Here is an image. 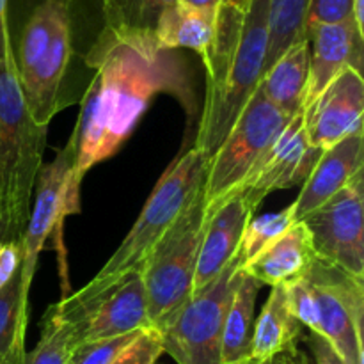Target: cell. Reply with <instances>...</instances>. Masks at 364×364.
<instances>
[{
  "instance_id": "cell-10",
  "label": "cell",
  "mask_w": 364,
  "mask_h": 364,
  "mask_svg": "<svg viewBox=\"0 0 364 364\" xmlns=\"http://www.w3.org/2000/svg\"><path fill=\"white\" fill-rule=\"evenodd\" d=\"M304 277L318 309V334L333 343L347 364H364V279L318 256Z\"/></svg>"
},
{
  "instance_id": "cell-35",
  "label": "cell",
  "mask_w": 364,
  "mask_h": 364,
  "mask_svg": "<svg viewBox=\"0 0 364 364\" xmlns=\"http://www.w3.org/2000/svg\"><path fill=\"white\" fill-rule=\"evenodd\" d=\"M258 364H309L308 355L304 352L297 350L294 352H283V354H277L274 358H270L269 361H263Z\"/></svg>"
},
{
  "instance_id": "cell-19",
  "label": "cell",
  "mask_w": 364,
  "mask_h": 364,
  "mask_svg": "<svg viewBox=\"0 0 364 364\" xmlns=\"http://www.w3.org/2000/svg\"><path fill=\"white\" fill-rule=\"evenodd\" d=\"M304 334V326L295 318L288 306L287 287H274L262 315L255 322L249 364L269 361L277 354L297 350Z\"/></svg>"
},
{
  "instance_id": "cell-28",
  "label": "cell",
  "mask_w": 364,
  "mask_h": 364,
  "mask_svg": "<svg viewBox=\"0 0 364 364\" xmlns=\"http://www.w3.org/2000/svg\"><path fill=\"white\" fill-rule=\"evenodd\" d=\"M144 331L124 334V336L112 338V340H100L80 343L71 354L70 364H112L114 359L134 343Z\"/></svg>"
},
{
  "instance_id": "cell-6",
  "label": "cell",
  "mask_w": 364,
  "mask_h": 364,
  "mask_svg": "<svg viewBox=\"0 0 364 364\" xmlns=\"http://www.w3.org/2000/svg\"><path fill=\"white\" fill-rule=\"evenodd\" d=\"M206 226L208 213L205 191L201 187L156 244L141 270L151 329H162L192 295V283Z\"/></svg>"
},
{
  "instance_id": "cell-40",
  "label": "cell",
  "mask_w": 364,
  "mask_h": 364,
  "mask_svg": "<svg viewBox=\"0 0 364 364\" xmlns=\"http://www.w3.org/2000/svg\"><path fill=\"white\" fill-rule=\"evenodd\" d=\"M155 364H159V363H155Z\"/></svg>"
},
{
  "instance_id": "cell-23",
  "label": "cell",
  "mask_w": 364,
  "mask_h": 364,
  "mask_svg": "<svg viewBox=\"0 0 364 364\" xmlns=\"http://www.w3.org/2000/svg\"><path fill=\"white\" fill-rule=\"evenodd\" d=\"M178 0H102L103 36L112 38H155L160 16Z\"/></svg>"
},
{
  "instance_id": "cell-29",
  "label": "cell",
  "mask_w": 364,
  "mask_h": 364,
  "mask_svg": "<svg viewBox=\"0 0 364 364\" xmlns=\"http://www.w3.org/2000/svg\"><path fill=\"white\" fill-rule=\"evenodd\" d=\"M287 299L290 311L304 326V329L318 334V309H316L315 297L306 277L288 284Z\"/></svg>"
},
{
  "instance_id": "cell-39",
  "label": "cell",
  "mask_w": 364,
  "mask_h": 364,
  "mask_svg": "<svg viewBox=\"0 0 364 364\" xmlns=\"http://www.w3.org/2000/svg\"><path fill=\"white\" fill-rule=\"evenodd\" d=\"M4 230H6V217H4L2 205H0V240H2L4 237Z\"/></svg>"
},
{
  "instance_id": "cell-2",
  "label": "cell",
  "mask_w": 364,
  "mask_h": 364,
  "mask_svg": "<svg viewBox=\"0 0 364 364\" xmlns=\"http://www.w3.org/2000/svg\"><path fill=\"white\" fill-rule=\"evenodd\" d=\"M269 41V0H251L247 11L219 6L215 36L203 64L206 96L194 148L212 159L263 77Z\"/></svg>"
},
{
  "instance_id": "cell-16",
  "label": "cell",
  "mask_w": 364,
  "mask_h": 364,
  "mask_svg": "<svg viewBox=\"0 0 364 364\" xmlns=\"http://www.w3.org/2000/svg\"><path fill=\"white\" fill-rule=\"evenodd\" d=\"M256 210L242 194H233L220 205L215 213L208 217L198 267H196L192 294L208 287L235 258L242 235Z\"/></svg>"
},
{
  "instance_id": "cell-25",
  "label": "cell",
  "mask_w": 364,
  "mask_h": 364,
  "mask_svg": "<svg viewBox=\"0 0 364 364\" xmlns=\"http://www.w3.org/2000/svg\"><path fill=\"white\" fill-rule=\"evenodd\" d=\"M311 0H269V41H267L263 73L291 46L306 38V20H308Z\"/></svg>"
},
{
  "instance_id": "cell-3",
  "label": "cell",
  "mask_w": 364,
  "mask_h": 364,
  "mask_svg": "<svg viewBox=\"0 0 364 364\" xmlns=\"http://www.w3.org/2000/svg\"><path fill=\"white\" fill-rule=\"evenodd\" d=\"M205 171L206 159L194 146L187 153H181L155 185L134 228L109 262L84 288L53 304V309L66 322L77 326L128 277L141 272L156 244L203 187Z\"/></svg>"
},
{
  "instance_id": "cell-7",
  "label": "cell",
  "mask_w": 364,
  "mask_h": 364,
  "mask_svg": "<svg viewBox=\"0 0 364 364\" xmlns=\"http://www.w3.org/2000/svg\"><path fill=\"white\" fill-rule=\"evenodd\" d=\"M291 117L265 98L259 85L215 155L206 160L205 201L208 217L240 188Z\"/></svg>"
},
{
  "instance_id": "cell-37",
  "label": "cell",
  "mask_w": 364,
  "mask_h": 364,
  "mask_svg": "<svg viewBox=\"0 0 364 364\" xmlns=\"http://www.w3.org/2000/svg\"><path fill=\"white\" fill-rule=\"evenodd\" d=\"M352 20L361 31H364V0L352 2Z\"/></svg>"
},
{
  "instance_id": "cell-17",
  "label": "cell",
  "mask_w": 364,
  "mask_h": 364,
  "mask_svg": "<svg viewBox=\"0 0 364 364\" xmlns=\"http://www.w3.org/2000/svg\"><path fill=\"white\" fill-rule=\"evenodd\" d=\"M361 171H364V134L345 137L326 149L308 180L302 183L299 198L290 205L295 223L347 187Z\"/></svg>"
},
{
  "instance_id": "cell-24",
  "label": "cell",
  "mask_w": 364,
  "mask_h": 364,
  "mask_svg": "<svg viewBox=\"0 0 364 364\" xmlns=\"http://www.w3.org/2000/svg\"><path fill=\"white\" fill-rule=\"evenodd\" d=\"M28 322V294L23 291L21 272L0 290V364L25 363V331Z\"/></svg>"
},
{
  "instance_id": "cell-33",
  "label": "cell",
  "mask_w": 364,
  "mask_h": 364,
  "mask_svg": "<svg viewBox=\"0 0 364 364\" xmlns=\"http://www.w3.org/2000/svg\"><path fill=\"white\" fill-rule=\"evenodd\" d=\"M21 249L16 242H0V290L20 270Z\"/></svg>"
},
{
  "instance_id": "cell-1",
  "label": "cell",
  "mask_w": 364,
  "mask_h": 364,
  "mask_svg": "<svg viewBox=\"0 0 364 364\" xmlns=\"http://www.w3.org/2000/svg\"><path fill=\"white\" fill-rule=\"evenodd\" d=\"M85 64L95 77L71 134L80 178L121 148L155 96L176 98L188 117L198 112L187 63L176 50L160 48L155 38L100 34L85 53Z\"/></svg>"
},
{
  "instance_id": "cell-20",
  "label": "cell",
  "mask_w": 364,
  "mask_h": 364,
  "mask_svg": "<svg viewBox=\"0 0 364 364\" xmlns=\"http://www.w3.org/2000/svg\"><path fill=\"white\" fill-rule=\"evenodd\" d=\"M309 41H302L283 53L259 80V89L276 109L295 117L302 112L308 95Z\"/></svg>"
},
{
  "instance_id": "cell-5",
  "label": "cell",
  "mask_w": 364,
  "mask_h": 364,
  "mask_svg": "<svg viewBox=\"0 0 364 364\" xmlns=\"http://www.w3.org/2000/svg\"><path fill=\"white\" fill-rule=\"evenodd\" d=\"M48 127L36 123L16 77L14 59L0 63V205L6 230L0 242L20 244L43 166Z\"/></svg>"
},
{
  "instance_id": "cell-36",
  "label": "cell",
  "mask_w": 364,
  "mask_h": 364,
  "mask_svg": "<svg viewBox=\"0 0 364 364\" xmlns=\"http://www.w3.org/2000/svg\"><path fill=\"white\" fill-rule=\"evenodd\" d=\"M181 6L192 7V9L205 11V13H217L220 0H178Z\"/></svg>"
},
{
  "instance_id": "cell-32",
  "label": "cell",
  "mask_w": 364,
  "mask_h": 364,
  "mask_svg": "<svg viewBox=\"0 0 364 364\" xmlns=\"http://www.w3.org/2000/svg\"><path fill=\"white\" fill-rule=\"evenodd\" d=\"M302 341H306V345H308L315 364H347L345 359L340 355V352L333 347V343L329 340H326L322 334L308 331V334H304Z\"/></svg>"
},
{
  "instance_id": "cell-27",
  "label": "cell",
  "mask_w": 364,
  "mask_h": 364,
  "mask_svg": "<svg viewBox=\"0 0 364 364\" xmlns=\"http://www.w3.org/2000/svg\"><path fill=\"white\" fill-rule=\"evenodd\" d=\"M294 224L295 219L294 212H291V206L281 210V212L256 217V219L252 217L247 226H245L240 245H238V251L235 255V258L240 263V267L251 262L258 252H262L267 245L277 240L281 235L287 233Z\"/></svg>"
},
{
  "instance_id": "cell-8",
  "label": "cell",
  "mask_w": 364,
  "mask_h": 364,
  "mask_svg": "<svg viewBox=\"0 0 364 364\" xmlns=\"http://www.w3.org/2000/svg\"><path fill=\"white\" fill-rule=\"evenodd\" d=\"M80 183L82 178L75 169V142L70 137L68 144L57 151V156L52 162L43 164L36 180L34 206L28 213L23 238L20 242V272L25 294L31 291L38 258L50 237L55 240L53 247L59 251L60 276L63 281H66L64 297L71 294L68 284V270L64 269L66 255H64L60 235H63L64 219L80 212Z\"/></svg>"
},
{
  "instance_id": "cell-4",
  "label": "cell",
  "mask_w": 364,
  "mask_h": 364,
  "mask_svg": "<svg viewBox=\"0 0 364 364\" xmlns=\"http://www.w3.org/2000/svg\"><path fill=\"white\" fill-rule=\"evenodd\" d=\"M18 84L36 123L50 121L70 105L66 75L73 57L71 0H41L13 48Z\"/></svg>"
},
{
  "instance_id": "cell-11",
  "label": "cell",
  "mask_w": 364,
  "mask_h": 364,
  "mask_svg": "<svg viewBox=\"0 0 364 364\" xmlns=\"http://www.w3.org/2000/svg\"><path fill=\"white\" fill-rule=\"evenodd\" d=\"M299 223L320 259L364 279V171Z\"/></svg>"
},
{
  "instance_id": "cell-22",
  "label": "cell",
  "mask_w": 364,
  "mask_h": 364,
  "mask_svg": "<svg viewBox=\"0 0 364 364\" xmlns=\"http://www.w3.org/2000/svg\"><path fill=\"white\" fill-rule=\"evenodd\" d=\"M262 284L242 274L235 290L233 301L228 309L220 343V364H249L255 334V306Z\"/></svg>"
},
{
  "instance_id": "cell-21",
  "label": "cell",
  "mask_w": 364,
  "mask_h": 364,
  "mask_svg": "<svg viewBox=\"0 0 364 364\" xmlns=\"http://www.w3.org/2000/svg\"><path fill=\"white\" fill-rule=\"evenodd\" d=\"M215 18L217 13H205L176 2L156 23V45L164 50H194L201 59H206L215 36Z\"/></svg>"
},
{
  "instance_id": "cell-30",
  "label": "cell",
  "mask_w": 364,
  "mask_h": 364,
  "mask_svg": "<svg viewBox=\"0 0 364 364\" xmlns=\"http://www.w3.org/2000/svg\"><path fill=\"white\" fill-rule=\"evenodd\" d=\"M162 354V341L159 333L155 329H148L134 343L128 345L112 364H155Z\"/></svg>"
},
{
  "instance_id": "cell-31",
  "label": "cell",
  "mask_w": 364,
  "mask_h": 364,
  "mask_svg": "<svg viewBox=\"0 0 364 364\" xmlns=\"http://www.w3.org/2000/svg\"><path fill=\"white\" fill-rule=\"evenodd\" d=\"M352 2L354 0H311L306 20V38L318 25L340 23L352 18Z\"/></svg>"
},
{
  "instance_id": "cell-15",
  "label": "cell",
  "mask_w": 364,
  "mask_h": 364,
  "mask_svg": "<svg viewBox=\"0 0 364 364\" xmlns=\"http://www.w3.org/2000/svg\"><path fill=\"white\" fill-rule=\"evenodd\" d=\"M78 343L112 340L137 331L151 329L148 297L141 272L128 277L119 288L92 308L75 326Z\"/></svg>"
},
{
  "instance_id": "cell-38",
  "label": "cell",
  "mask_w": 364,
  "mask_h": 364,
  "mask_svg": "<svg viewBox=\"0 0 364 364\" xmlns=\"http://www.w3.org/2000/svg\"><path fill=\"white\" fill-rule=\"evenodd\" d=\"M219 6L231 7V9L238 11H247L249 6H251V0H220Z\"/></svg>"
},
{
  "instance_id": "cell-34",
  "label": "cell",
  "mask_w": 364,
  "mask_h": 364,
  "mask_svg": "<svg viewBox=\"0 0 364 364\" xmlns=\"http://www.w3.org/2000/svg\"><path fill=\"white\" fill-rule=\"evenodd\" d=\"M13 38L7 20V0H0V63L13 60Z\"/></svg>"
},
{
  "instance_id": "cell-12",
  "label": "cell",
  "mask_w": 364,
  "mask_h": 364,
  "mask_svg": "<svg viewBox=\"0 0 364 364\" xmlns=\"http://www.w3.org/2000/svg\"><path fill=\"white\" fill-rule=\"evenodd\" d=\"M322 153V149L309 144L302 112L297 114L235 194H242L252 208L258 210L263 199L272 192L304 183Z\"/></svg>"
},
{
  "instance_id": "cell-14",
  "label": "cell",
  "mask_w": 364,
  "mask_h": 364,
  "mask_svg": "<svg viewBox=\"0 0 364 364\" xmlns=\"http://www.w3.org/2000/svg\"><path fill=\"white\" fill-rule=\"evenodd\" d=\"M308 41L309 80L304 107L309 105L341 71L355 70L363 73L364 31L348 18L340 23L318 25L309 31Z\"/></svg>"
},
{
  "instance_id": "cell-18",
  "label": "cell",
  "mask_w": 364,
  "mask_h": 364,
  "mask_svg": "<svg viewBox=\"0 0 364 364\" xmlns=\"http://www.w3.org/2000/svg\"><path fill=\"white\" fill-rule=\"evenodd\" d=\"M315 258L316 252L308 228L302 223H295L287 233L245 263L242 272L258 281L262 287H288L308 274Z\"/></svg>"
},
{
  "instance_id": "cell-26",
  "label": "cell",
  "mask_w": 364,
  "mask_h": 364,
  "mask_svg": "<svg viewBox=\"0 0 364 364\" xmlns=\"http://www.w3.org/2000/svg\"><path fill=\"white\" fill-rule=\"evenodd\" d=\"M41 338L34 350L25 355L23 364H70L78 347L77 329L50 306L41 322Z\"/></svg>"
},
{
  "instance_id": "cell-9",
  "label": "cell",
  "mask_w": 364,
  "mask_h": 364,
  "mask_svg": "<svg viewBox=\"0 0 364 364\" xmlns=\"http://www.w3.org/2000/svg\"><path fill=\"white\" fill-rule=\"evenodd\" d=\"M237 258L198 294H192L180 311L156 331L162 350L178 364H220V343L228 309L242 279Z\"/></svg>"
},
{
  "instance_id": "cell-13",
  "label": "cell",
  "mask_w": 364,
  "mask_h": 364,
  "mask_svg": "<svg viewBox=\"0 0 364 364\" xmlns=\"http://www.w3.org/2000/svg\"><path fill=\"white\" fill-rule=\"evenodd\" d=\"M363 73L345 70L302 110L304 130L313 148H333L345 137L364 134Z\"/></svg>"
}]
</instances>
